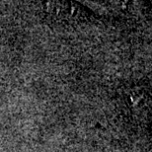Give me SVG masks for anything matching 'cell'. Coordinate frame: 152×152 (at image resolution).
<instances>
[{
    "label": "cell",
    "mask_w": 152,
    "mask_h": 152,
    "mask_svg": "<svg viewBox=\"0 0 152 152\" xmlns=\"http://www.w3.org/2000/svg\"><path fill=\"white\" fill-rule=\"evenodd\" d=\"M45 9L51 15H56L58 18L62 19H75L78 20L83 14V9L78 4L70 2H48L45 5Z\"/></svg>",
    "instance_id": "1"
}]
</instances>
